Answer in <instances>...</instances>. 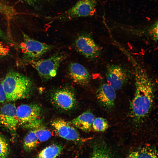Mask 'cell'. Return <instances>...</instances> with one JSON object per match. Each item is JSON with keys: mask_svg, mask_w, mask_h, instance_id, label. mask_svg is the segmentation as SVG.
Wrapping results in <instances>:
<instances>
[{"mask_svg": "<svg viewBox=\"0 0 158 158\" xmlns=\"http://www.w3.org/2000/svg\"><path fill=\"white\" fill-rule=\"evenodd\" d=\"M135 90L131 104V112L135 121H141L149 114L153 105L154 84L143 69L137 68L135 72Z\"/></svg>", "mask_w": 158, "mask_h": 158, "instance_id": "6da1fadb", "label": "cell"}, {"mask_svg": "<svg viewBox=\"0 0 158 158\" xmlns=\"http://www.w3.org/2000/svg\"><path fill=\"white\" fill-rule=\"evenodd\" d=\"M2 83L8 101L27 98L32 91V84L30 78L15 71H9Z\"/></svg>", "mask_w": 158, "mask_h": 158, "instance_id": "7a4b0ae2", "label": "cell"}, {"mask_svg": "<svg viewBox=\"0 0 158 158\" xmlns=\"http://www.w3.org/2000/svg\"><path fill=\"white\" fill-rule=\"evenodd\" d=\"M66 56L64 53L59 52L46 59L25 61L37 70L43 80L47 81L56 75L61 63Z\"/></svg>", "mask_w": 158, "mask_h": 158, "instance_id": "3957f363", "label": "cell"}, {"mask_svg": "<svg viewBox=\"0 0 158 158\" xmlns=\"http://www.w3.org/2000/svg\"><path fill=\"white\" fill-rule=\"evenodd\" d=\"M98 0H79L64 12L51 18L60 21H68L81 17H90L96 13Z\"/></svg>", "mask_w": 158, "mask_h": 158, "instance_id": "277c9868", "label": "cell"}, {"mask_svg": "<svg viewBox=\"0 0 158 158\" xmlns=\"http://www.w3.org/2000/svg\"><path fill=\"white\" fill-rule=\"evenodd\" d=\"M42 109L35 104H23L17 108L18 124L27 129H35L42 123Z\"/></svg>", "mask_w": 158, "mask_h": 158, "instance_id": "5b68a950", "label": "cell"}, {"mask_svg": "<svg viewBox=\"0 0 158 158\" xmlns=\"http://www.w3.org/2000/svg\"><path fill=\"white\" fill-rule=\"evenodd\" d=\"M20 47L26 60L37 59L53 48L51 45L33 39L25 34Z\"/></svg>", "mask_w": 158, "mask_h": 158, "instance_id": "8992f818", "label": "cell"}, {"mask_svg": "<svg viewBox=\"0 0 158 158\" xmlns=\"http://www.w3.org/2000/svg\"><path fill=\"white\" fill-rule=\"evenodd\" d=\"M74 46L79 52L88 59L96 58L101 52L99 47L87 34H83L78 36L75 41Z\"/></svg>", "mask_w": 158, "mask_h": 158, "instance_id": "52a82bcc", "label": "cell"}, {"mask_svg": "<svg viewBox=\"0 0 158 158\" xmlns=\"http://www.w3.org/2000/svg\"><path fill=\"white\" fill-rule=\"evenodd\" d=\"M51 99L54 104L63 110H71L76 106V101L74 93L69 88L56 90L53 93Z\"/></svg>", "mask_w": 158, "mask_h": 158, "instance_id": "ba28073f", "label": "cell"}, {"mask_svg": "<svg viewBox=\"0 0 158 158\" xmlns=\"http://www.w3.org/2000/svg\"><path fill=\"white\" fill-rule=\"evenodd\" d=\"M106 73L107 83L115 90L122 88L129 77L128 73L124 68L116 64L108 66Z\"/></svg>", "mask_w": 158, "mask_h": 158, "instance_id": "9c48e42d", "label": "cell"}, {"mask_svg": "<svg viewBox=\"0 0 158 158\" xmlns=\"http://www.w3.org/2000/svg\"><path fill=\"white\" fill-rule=\"evenodd\" d=\"M0 124L12 133H15L18 124L17 108L12 104H7L0 109Z\"/></svg>", "mask_w": 158, "mask_h": 158, "instance_id": "30bf717a", "label": "cell"}, {"mask_svg": "<svg viewBox=\"0 0 158 158\" xmlns=\"http://www.w3.org/2000/svg\"><path fill=\"white\" fill-rule=\"evenodd\" d=\"M58 135L66 140L73 141L79 140L80 135L71 123L64 119L58 118L53 121L51 123Z\"/></svg>", "mask_w": 158, "mask_h": 158, "instance_id": "8fae6325", "label": "cell"}, {"mask_svg": "<svg viewBox=\"0 0 158 158\" xmlns=\"http://www.w3.org/2000/svg\"><path fill=\"white\" fill-rule=\"evenodd\" d=\"M115 90L108 83L101 84L97 93V99L105 108L111 109L114 107L116 95Z\"/></svg>", "mask_w": 158, "mask_h": 158, "instance_id": "7c38bea8", "label": "cell"}, {"mask_svg": "<svg viewBox=\"0 0 158 158\" xmlns=\"http://www.w3.org/2000/svg\"><path fill=\"white\" fill-rule=\"evenodd\" d=\"M68 71L70 77L75 83L84 85L89 82L90 74L82 64L77 62L71 63L69 66Z\"/></svg>", "mask_w": 158, "mask_h": 158, "instance_id": "4fadbf2b", "label": "cell"}, {"mask_svg": "<svg viewBox=\"0 0 158 158\" xmlns=\"http://www.w3.org/2000/svg\"><path fill=\"white\" fill-rule=\"evenodd\" d=\"M95 118L94 114L91 112L87 111L72 120L71 123L82 130L88 132L92 128Z\"/></svg>", "mask_w": 158, "mask_h": 158, "instance_id": "5bb4252c", "label": "cell"}, {"mask_svg": "<svg viewBox=\"0 0 158 158\" xmlns=\"http://www.w3.org/2000/svg\"><path fill=\"white\" fill-rule=\"evenodd\" d=\"M62 147L61 145L53 144L42 150L36 158H56L61 153Z\"/></svg>", "mask_w": 158, "mask_h": 158, "instance_id": "9a60e30c", "label": "cell"}, {"mask_svg": "<svg viewBox=\"0 0 158 158\" xmlns=\"http://www.w3.org/2000/svg\"><path fill=\"white\" fill-rule=\"evenodd\" d=\"M128 158H158V155L156 150L145 147L133 151Z\"/></svg>", "mask_w": 158, "mask_h": 158, "instance_id": "2e32d148", "label": "cell"}, {"mask_svg": "<svg viewBox=\"0 0 158 158\" xmlns=\"http://www.w3.org/2000/svg\"><path fill=\"white\" fill-rule=\"evenodd\" d=\"M39 140L34 130H31L24 138L23 148L26 151H30L35 148L38 144Z\"/></svg>", "mask_w": 158, "mask_h": 158, "instance_id": "e0dca14e", "label": "cell"}, {"mask_svg": "<svg viewBox=\"0 0 158 158\" xmlns=\"http://www.w3.org/2000/svg\"><path fill=\"white\" fill-rule=\"evenodd\" d=\"M34 130L39 141L41 142L47 141L51 135L50 131L41 126Z\"/></svg>", "mask_w": 158, "mask_h": 158, "instance_id": "ac0fdd59", "label": "cell"}, {"mask_svg": "<svg viewBox=\"0 0 158 158\" xmlns=\"http://www.w3.org/2000/svg\"><path fill=\"white\" fill-rule=\"evenodd\" d=\"M109 126L107 120L102 117L95 118L92 128L95 131L102 132L106 130Z\"/></svg>", "mask_w": 158, "mask_h": 158, "instance_id": "d6986e66", "label": "cell"}, {"mask_svg": "<svg viewBox=\"0 0 158 158\" xmlns=\"http://www.w3.org/2000/svg\"><path fill=\"white\" fill-rule=\"evenodd\" d=\"M90 158H113L109 151L104 146H99L95 147Z\"/></svg>", "mask_w": 158, "mask_h": 158, "instance_id": "ffe728a7", "label": "cell"}, {"mask_svg": "<svg viewBox=\"0 0 158 158\" xmlns=\"http://www.w3.org/2000/svg\"><path fill=\"white\" fill-rule=\"evenodd\" d=\"M9 151L8 142L4 136L0 133V158H7Z\"/></svg>", "mask_w": 158, "mask_h": 158, "instance_id": "44dd1931", "label": "cell"}, {"mask_svg": "<svg viewBox=\"0 0 158 158\" xmlns=\"http://www.w3.org/2000/svg\"><path fill=\"white\" fill-rule=\"evenodd\" d=\"M149 33L151 38L155 41L158 40V22L157 21L150 28Z\"/></svg>", "mask_w": 158, "mask_h": 158, "instance_id": "7402d4cb", "label": "cell"}, {"mask_svg": "<svg viewBox=\"0 0 158 158\" xmlns=\"http://www.w3.org/2000/svg\"><path fill=\"white\" fill-rule=\"evenodd\" d=\"M10 51L9 47L5 44L0 42V56L7 55Z\"/></svg>", "mask_w": 158, "mask_h": 158, "instance_id": "603a6c76", "label": "cell"}, {"mask_svg": "<svg viewBox=\"0 0 158 158\" xmlns=\"http://www.w3.org/2000/svg\"><path fill=\"white\" fill-rule=\"evenodd\" d=\"M6 100V95L3 85L2 81L0 80V103L4 102Z\"/></svg>", "mask_w": 158, "mask_h": 158, "instance_id": "cb8c5ba5", "label": "cell"}, {"mask_svg": "<svg viewBox=\"0 0 158 158\" xmlns=\"http://www.w3.org/2000/svg\"><path fill=\"white\" fill-rule=\"evenodd\" d=\"M25 2L30 4H34L36 3L38 0H23Z\"/></svg>", "mask_w": 158, "mask_h": 158, "instance_id": "d4e9b609", "label": "cell"}, {"mask_svg": "<svg viewBox=\"0 0 158 158\" xmlns=\"http://www.w3.org/2000/svg\"><path fill=\"white\" fill-rule=\"evenodd\" d=\"M0 38L5 39L6 37L0 28Z\"/></svg>", "mask_w": 158, "mask_h": 158, "instance_id": "484cf974", "label": "cell"}]
</instances>
